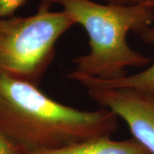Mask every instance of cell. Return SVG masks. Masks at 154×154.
Here are the masks:
<instances>
[{
    "label": "cell",
    "instance_id": "1",
    "mask_svg": "<svg viewBox=\"0 0 154 154\" xmlns=\"http://www.w3.org/2000/svg\"><path fill=\"white\" fill-rule=\"evenodd\" d=\"M117 117L104 107L90 111L61 104L38 86L0 73V133L22 150L110 137Z\"/></svg>",
    "mask_w": 154,
    "mask_h": 154
},
{
    "label": "cell",
    "instance_id": "2",
    "mask_svg": "<svg viewBox=\"0 0 154 154\" xmlns=\"http://www.w3.org/2000/svg\"><path fill=\"white\" fill-rule=\"evenodd\" d=\"M60 5L88 36L89 51L73 59L68 77L88 76L113 81L127 75L129 67L144 68L148 57L127 42L129 32L140 34L154 24V5L99 4L92 0H50Z\"/></svg>",
    "mask_w": 154,
    "mask_h": 154
},
{
    "label": "cell",
    "instance_id": "3",
    "mask_svg": "<svg viewBox=\"0 0 154 154\" xmlns=\"http://www.w3.org/2000/svg\"><path fill=\"white\" fill-rule=\"evenodd\" d=\"M41 0L34 15L0 19V73L38 86L56 55V45L75 23L66 11Z\"/></svg>",
    "mask_w": 154,
    "mask_h": 154
},
{
    "label": "cell",
    "instance_id": "4",
    "mask_svg": "<svg viewBox=\"0 0 154 154\" xmlns=\"http://www.w3.org/2000/svg\"><path fill=\"white\" fill-rule=\"evenodd\" d=\"M88 96L126 122L133 138L154 154V91L128 88H88Z\"/></svg>",
    "mask_w": 154,
    "mask_h": 154
},
{
    "label": "cell",
    "instance_id": "5",
    "mask_svg": "<svg viewBox=\"0 0 154 154\" xmlns=\"http://www.w3.org/2000/svg\"><path fill=\"white\" fill-rule=\"evenodd\" d=\"M22 154H151L134 138L115 140L110 137L87 140L59 147L22 150Z\"/></svg>",
    "mask_w": 154,
    "mask_h": 154
},
{
    "label": "cell",
    "instance_id": "6",
    "mask_svg": "<svg viewBox=\"0 0 154 154\" xmlns=\"http://www.w3.org/2000/svg\"><path fill=\"white\" fill-rule=\"evenodd\" d=\"M144 43L154 45V24L139 34ZM69 79L88 88H128L154 91V61L141 71L134 75H127L117 80L99 81L88 76H70Z\"/></svg>",
    "mask_w": 154,
    "mask_h": 154
},
{
    "label": "cell",
    "instance_id": "7",
    "mask_svg": "<svg viewBox=\"0 0 154 154\" xmlns=\"http://www.w3.org/2000/svg\"><path fill=\"white\" fill-rule=\"evenodd\" d=\"M26 0H0V19L14 16Z\"/></svg>",
    "mask_w": 154,
    "mask_h": 154
},
{
    "label": "cell",
    "instance_id": "8",
    "mask_svg": "<svg viewBox=\"0 0 154 154\" xmlns=\"http://www.w3.org/2000/svg\"><path fill=\"white\" fill-rule=\"evenodd\" d=\"M22 149L0 133V154H22Z\"/></svg>",
    "mask_w": 154,
    "mask_h": 154
},
{
    "label": "cell",
    "instance_id": "9",
    "mask_svg": "<svg viewBox=\"0 0 154 154\" xmlns=\"http://www.w3.org/2000/svg\"><path fill=\"white\" fill-rule=\"evenodd\" d=\"M107 4H115L120 5H154V0H104Z\"/></svg>",
    "mask_w": 154,
    "mask_h": 154
}]
</instances>
